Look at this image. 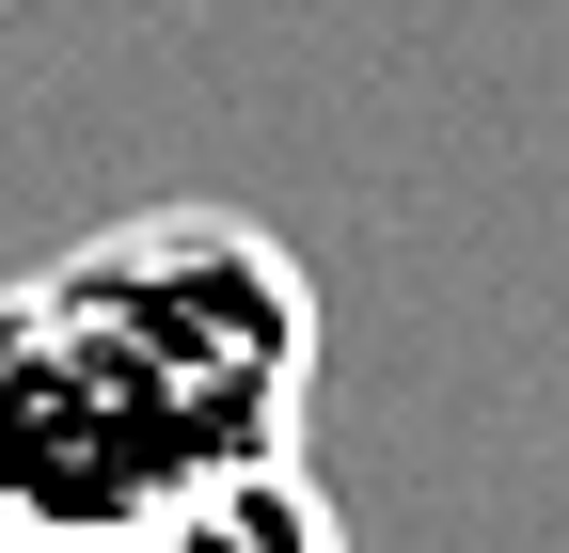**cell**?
I'll list each match as a JSON object with an SVG mask.
<instances>
[{
  "instance_id": "cell-1",
  "label": "cell",
  "mask_w": 569,
  "mask_h": 553,
  "mask_svg": "<svg viewBox=\"0 0 569 553\" xmlns=\"http://www.w3.org/2000/svg\"><path fill=\"white\" fill-rule=\"evenodd\" d=\"M48 301L159 395L190 459H301L317 411V285L238 205H127L80 253H48Z\"/></svg>"
},
{
  "instance_id": "cell-2",
  "label": "cell",
  "mask_w": 569,
  "mask_h": 553,
  "mask_svg": "<svg viewBox=\"0 0 569 553\" xmlns=\"http://www.w3.org/2000/svg\"><path fill=\"white\" fill-rule=\"evenodd\" d=\"M174 474H206V459L159 428V395L48 301V269L0 285V537L17 553H111Z\"/></svg>"
},
{
  "instance_id": "cell-3",
  "label": "cell",
  "mask_w": 569,
  "mask_h": 553,
  "mask_svg": "<svg viewBox=\"0 0 569 553\" xmlns=\"http://www.w3.org/2000/svg\"><path fill=\"white\" fill-rule=\"evenodd\" d=\"M111 553H348V522H332V491H317L301 459H206Z\"/></svg>"
}]
</instances>
